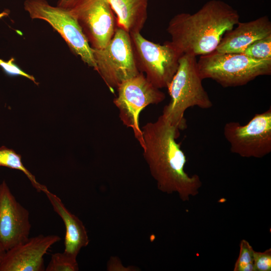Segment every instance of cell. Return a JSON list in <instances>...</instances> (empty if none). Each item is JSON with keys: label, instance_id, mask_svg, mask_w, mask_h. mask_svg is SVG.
Here are the masks:
<instances>
[{"label": "cell", "instance_id": "obj_1", "mask_svg": "<svg viewBox=\"0 0 271 271\" xmlns=\"http://www.w3.org/2000/svg\"><path fill=\"white\" fill-rule=\"evenodd\" d=\"M144 157L158 189L163 193H178L182 201L197 195L202 183L196 174L185 171L187 159L176 142L179 129L160 115L142 128Z\"/></svg>", "mask_w": 271, "mask_h": 271}, {"label": "cell", "instance_id": "obj_2", "mask_svg": "<svg viewBox=\"0 0 271 271\" xmlns=\"http://www.w3.org/2000/svg\"><path fill=\"white\" fill-rule=\"evenodd\" d=\"M237 12L225 3L212 0L196 13H180L169 22L170 41L182 54L195 56L215 51L224 34L239 22Z\"/></svg>", "mask_w": 271, "mask_h": 271}, {"label": "cell", "instance_id": "obj_3", "mask_svg": "<svg viewBox=\"0 0 271 271\" xmlns=\"http://www.w3.org/2000/svg\"><path fill=\"white\" fill-rule=\"evenodd\" d=\"M197 66L196 57L182 54L179 60L178 69L167 87L171 97L169 104L163 110L162 115L179 130L186 127L184 117L186 110L197 106L208 109L213 103L202 85Z\"/></svg>", "mask_w": 271, "mask_h": 271}, {"label": "cell", "instance_id": "obj_4", "mask_svg": "<svg viewBox=\"0 0 271 271\" xmlns=\"http://www.w3.org/2000/svg\"><path fill=\"white\" fill-rule=\"evenodd\" d=\"M197 66L203 80L211 79L223 87L243 86L258 76L271 74V59L257 60L242 53L214 51L201 55Z\"/></svg>", "mask_w": 271, "mask_h": 271}, {"label": "cell", "instance_id": "obj_5", "mask_svg": "<svg viewBox=\"0 0 271 271\" xmlns=\"http://www.w3.org/2000/svg\"><path fill=\"white\" fill-rule=\"evenodd\" d=\"M134 58L139 71L156 87L167 88L176 73L182 55L171 43H155L140 32L130 34Z\"/></svg>", "mask_w": 271, "mask_h": 271}, {"label": "cell", "instance_id": "obj_6", "mask_svg": "<svg viewBox=\"0 0 271 271\" xmlns=\"http://www.w3.org/2000/svg\"><path fill=\"white\" fill-rule=\"evenodd\" d=\"M97 71L112 91L122 82L138 75L130 34L116 26L112 38L102 49L92 48Z\"/></svg>", "mask_w": 271, "mask_h": 271}, {"label": "cell", "instance_id": "obj_7", "mask_svg": "<svg viewBox=\"0 0 271 271\" xmlns=\"http://www.w3.org/2000/svg\"><path fill=\"white\" fill-rule=\"evenodd\" d=\"M24 6L31 19L49 23L60 34L71 50L96 70L92 48L77 20L67 9L50 5L46 0H26Z\"/></svg>", "mask_w": 271, "mask_h": 271}, {"label": "cell", "instance_id": "obj_8", "mask_svg": "<svg viewBox=\"0 0 271 271\" xmlns=\"http://www.w3.org/2000/svg\"><path fill=\"white\" fill-rule=\"evenodd\" d=\"M57 6L75 18L92 48H103L113 36L116 17L108 0H59Z\"/></svg>", "mask_w": 271, "mask_h": 271}, {"label": "cell", "instance_id": "obj_9", "mask_svg": "<svg viewBox=\"0 0 271 271\" xmlns=\"http://www.w3.org/2000/svg\"><path fill=\"white\" fill-rule=\"evenodd\" d=\"M113 103L119 110L123 124L132 129L142 148L143 139L139 125L141 111L150 104H157L165 99V94L154 86L142 72L120 84Z\"/></svg>", "mask_w": 271, "mask_h": 271}, {"label": "cell", "instance_id": "obj_10", "mask_svg": "<svg viewBox=\"0 0 271 271\" xmlns=\"http://www.w3.org/2000/svg\"><path fill=\"white\" fill-rule=\"evenodd\" d=\"M223 132L231 153L247 158L266 156L271 152V107L255 114L244 125L227 122Z\"/></svg>", "mask_w": 271, "mask_h": 271}, {"label": "cell", "instance_id": "obj_11", "mask_svg": "<svg viewBox=\"0 0 271 271\" xmlns=\"http://www.w3.org/2000/svg\"><path fill=\"white\" fill-rule=\"evenodd\" d=\"M29 214L4 181L0 184V243L6 251L29 238Z\"/></svg>", "mask_w": 271, "mask_h": 271}, {"label": "cell", "instance_id": "obj_12", "mask_svg": "<svg viewBox=\"0 0 271 271\" xmlns=\"http://www.w3.org/2000/svg\"><path fill=\"white\" fill-rule=\"evenodd\" d=\"M60 239L56 235L40 234L29 237L6 251L0 264V271L45 270L44 256Z\"/></svg>", "mask_w": 271, "mask_h": 271}, {"label": "cell", "instance_id": "obj_13", "mask_svg": "<svg viewBox=\"0 0 271 271\" xmlns=\"http://www.w3.org/2000/svg\"><path fill=\"white\" fill-rule=\"evenodd\" d=\"M226 32L215 50L221 53H239L254 41L271 35V22L267 16L246 22H238Z\"/></svg>", "mask_w": 271, "mask_h": 271}, {"label": "cell", "instance_id": "obj_14", "mask_svg": "<svg viewBox=\"0 0 271 271\" xmlns=\"http://www.w3.org/2000/svg\"><path fill=\"white\" fill-rule=\"evenodd\" d=\"M47 196L54 210L62 219L65 227L64 253L76 258L81 249L89 242L87 232L83 222L70 212L61 200L46 187L42 191Z\"/></svg>", "mask_w": 271, "mask_h": 271}, {"label": "cell", "instance_id": "obj_15", "mask_svg": "<svg viewBox=\"0 0 271 271\" xmlns=\"http://www.w3.org/2000/svg\"><path fill=\"white\" fill-rule=\"evenodd\" d=\"M116 26L129 34L141 32L148 17V0H108Z\"/></svg>", "mask_w": 271, "mask_h": 271}, {"label": "cell", "instance_id": "obj_16", "mask_svg": "<svg viewBox=\"0 0 271 271\" xmlns=\"http://www.w3.org/2000/svg\"><path fill=\"white\" fill-rule=\"evenodd\" d=\"M0 167H6L22 171L38 192H42L46 187L37 182L35 177L23 165L21 156L13 149L4 146L0 148Z\"/></svg>", "mask_w": 271, "mask_h": 271}, {"label": "cell", "instance_id": "obj_17", "mask_svg": "<svg viewBox=\"0 0 271 271\" xmlns=\"http://www.w3.org/2000/svg\"><path fill=\"white\" fill-rule=\"evenodd\" d=\"M242 53L257 60L271 59V35L254 41Z\"/></svg>", "mask_w": 271, "mask_h": 271}, {"label": "cell", "instance_id": "obj_18", "mask_svg": "<svg viewBox=\"0 0 271 271\" xmlns=\"http://www.w3.org/2000/svg\"><path fill=\"white\" fill-rule=\"evenodd\" d=\"M45 270L78 271L79 267L76 258L72 257L64 252H57L52 255Z\"/></svg>", "mask_w": 271, "mask_h": 271}, {"label": "cell", "instance_id": "obj_19", "mask_svg": "<svg viewBox=\"0 0 271 271\" xmlns=\"http://www.w3.org/2000/svg\"><path fill=\"white\" fill-rule=\"evenodd\" d=\"M239 254L237 259L234 271H254L253 265L254 250L249 243L245 239L240 242Z\"/></svg>", "mask_w": 271, "mask_h": 271}, {"label": "cell", "instance_id": "obj_20", "mask_svg": "<svg viewBox=\"0 0 271 271\" xmlns=\"http://www.w3.org/2000/svg\"><path fill=\"white\" fill-rule=\"evenodd\" d=\"M253 265L254 271H270L271 248L263 252L254 251Z\"/></svg>", "mask_w": 271, "mask_h": 271}, {"label": "cell", "instance_id": "obj_21", "mask_svg": "<svg viewBox=\"0 0 271 271\" xmlns=\"http://www.w3.org/2000/svg\"><path fill=\"white\" fill-rule=\"evenodd\" d=\"M14 61L15 59L13 58H12L8 61L0 59V66L3 68L4 72L8 75L24 76L31 80L35 84H38L33 76L23 71L19 66L14 63Z\"/></svg>", "mask_w": 271, "mask_h": 271}, {"label": "cell", "instance_id": "obj_22", "mask_svg": "<svg viewBox=\"0 0 271 271\" xmlns=\"http://www.w3.org/2000/svg\"><path fill=\"white\" fill-rule=\"evenodd\" d=\"M6 250L5 249V248L3 247V246L0 243V264L3 259V258L5 256V254L6 253Z\"/></svg>", "mask_w": 271, "mask_h": 271}, {"label": "cell", "instance_id": "obj_23", "mask_svg": "<svg viewBox=\"0 0 271 271\" xmlns=\"http://www.w3.org/2000/svg\"><path fill=\"white\" fill-rule=\"evenodd\" d=\"M9 14V12L7 10L3 12L2 13H0V19L5 16H8Z\"/></svg>", "mask_w": 271, "mask_h": 271}]
</instances>
